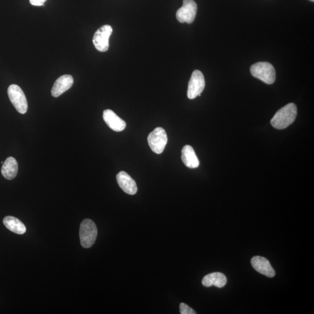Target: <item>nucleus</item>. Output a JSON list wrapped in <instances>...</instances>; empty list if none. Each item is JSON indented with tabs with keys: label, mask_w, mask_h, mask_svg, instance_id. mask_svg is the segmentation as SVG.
Segmentation results:
<instances>
[{
	"label": "nucleus",
	"mask_w": 314,
	"mask_h": 314,
	"mask_svg": "<svg viewBox=\"0 0 314 314\" xmlns=\"http://www.w3.org/2000/svg\"><path fill=\"white\" fill-rule=\"evenodd\" d=\"M297 114V108L294 103L288 104L278 111L271 119V124L277 129H284L289 126L295 121Z\"/></svg>",
	"instance_id": "1"
},
{
	"label": "nucleus",
	"mask_w": 314,
	"mask_h": 314,
	"mask_svg": "<svg viewBox=\"0 0 314 314\" xmlns=\"http://www.w3.org/2000/svg\"><path fill=\"white\" fill-rule=\"evenodd\" d=\"M8 95L11 103L19 113L21 114L27 113L28 108V102L20 87L17 85L9 86Z\"/></svg>",
	"instance_id": "5"
},
{
	"label": "nucleus",
	"mask_w": 314,
	"mask_h": 314,
	"mask_svg": "<svg viewBox=\"0 0 314 314\" xmlns=\"http://www.w3.org/2000/svg\"><path fill=\"white\" fill-rule=\"evenodd\" d=\"M250 72L252 76L268 85H272L276 80V72L274 67L267 62H260L252 65Z\"/></svg>",
	"instance_id": "2"
},
{
	"label": "nucleus",
	"mask_w": 314,
	"mask_h": 314,
	"mask_svg": "<svg viewBox=\"0 0 314 314\" xmlns=\"http://www.w3.org/2000/svg\"><path fill=\"white\" fill-rule=\"evenodd\" d=\"M181 158L187 167L194 169L199 167L200 162L198 158L193 147L189 145H186L182 148Z\"/></svg>",
	"instance_id": "13"
},
{
	"label": "nucleus",
	"mask_w": 314,
	"mask_h": 314,
	"mask_svg": "<svg viewBox=\"0 0 314 314\" xmlns=\"http://www.w3.org/2000/svg\"><path fill=\"white\" fill-rule=\"evenodd\" d=\"M206 82L205 77L201 71L194 70L189 80L187 97L191 100L196 99L197 96H201V93L205 88Z\"/></svg>",
	"instance_id": "6"
},
{
	"label": "nucleus",
	"mask_w": 314,
	"mask_h": 314,
	"mask_svg": "<svg viewBox=\"0 0 314 314\" xmlns=\"http://www.w3.org/2000/svg\"><path fill=\"white\" fill-rule=\"evenodd\" d=\"M112 33V28L106 25L99 28L94 35L93 42L97 50L106 52L109 48V39Z\"/></svg>",
	"instance_id": "8"
},
{
	"label": "nucleus",
	"mask_w": 314,
	"mask_h": 314,
	"mask_svg": "<svg viewBox=\"0 0 314 314\" xmlns=\"http://www.w3.org/2000/svg\"><path fill=\"white\" fill-rule=\"evenodd\" d=\"M147 141L149 146L154 153L158 154L163 153L168 142L167 133L161 127L155 128L149 134Z\"/></svg>",
	"instance_id": "4"
},
{
	"label": "nucleus",
	"mask_w": 314,
	"mask_h": 314,
	"mask_svg": "<svg viewBox=\"0 0 314 314\" xmlns=\"http://www.w3.org/2000/svg\"><path fill=\"white\" fill-rule=\"evenodd\" d=\"M197 11V5L194 0H183L182 7L176 12V18L180 23H193L195 19Z\"/></svg>",
	"instance_id": "7"
},
{
	"label": "nucleus",
	"mask_w": 314,
	"mask_h": 314,
	"mask_svg": "<svg viewBox=\"0 0 314 314\" xmlns=\"http://www.w3.org/2000/svg\"><path fill=\"white\" fill-rule=\"evenodd\" d=\"M251 264L254 270L259 273L268 278L275 277V270L267 258L261 256H255L251 258Z\"/></svg>",
	"instance_id": "10"
},
{
	"label": "nucleus",
	"mask_w": 314,
	"mask_h": 314,
	"mask_svg": "<svg viewBox=\"0 0 314 314\" xmlns=\"http://www.w3.org/2000/svg\"><path fill=\"white\" fill-rule=\"evenodd\" d=\"M116 180H117L119 186L126 193L129 194V195H134L137 193V183L125 171H121L117 174Z\"/></svg>",
	"instance_id": "11"
},
{
	"label": "nucleus",
	"mask_w": 314,
	"mask_h": 314,
	"mask_svg": "<svg viewBox=\"0 0 314 314\" xmlns=\"http://www.w3.org/2000/svg\"><path fill=\"white\" fill-rule=\"evenodd\" d=\"M18 171V164L17 160L12 157L6 158L1 168L2 176L6 179L12 180L17 176Z\"/></svg>",
	"instance_id": "15"
},
{
	"label": "nucleus",
	"mask_w": 314,
	"mask_h": 314,
	"mask_svg": "<svg viewBox=\"0 0 314 314\" xmlns=\"http://www.w3.org/2000/svg\"><path fill=\"white\" fill-rule=\"evenodd\" d=\"M3 223L6 228L15 234L23 235L27 231V228L24 223L14 216H6L3 219Z\"/></svg>",
	"instance_id": "16"
},
{
	"label": "nucleus",
	"mask_w": 314,
	"mask_h": 314,
	"mask_svg": "<svg viewBox=\"0 0 314 314\" xmlns=\"http://www.w3.org/2000/svg\"><path fill=\"white\" fill-rule=\"evenodd\" d=\"M310 1H313V2H314V0H310Z\"/></svg>",
	"instance_id": "19"
},
{
	"label": "nucleus",
	"mask_w": 314,
	"mask_h": 314,
	"mask_svg": "<svg viewBox=\"0 0 314 314\" xmlns=\"http://www.w3.org/2000/svg\"><path fill=\"white\" fill-rule=\"evenodd\" d=\"M180 313L181 314H196L195 311L184 303L180 304Z\"/></svg>",
	"instance_id": "17"
},
{
	"label": "nucleus",
	"mask_w": 314,
	"mask_h": 314,
	"mask_svg": "<svg viewBox=\"0 0 314 314\" xmlns=\"http://www.w3.org/2000/svg\"><path fill=\"white\" fill-rule=\"evenodd\" d=\"M73 84V77L70 74H65L59 77L54 83L51 89V95L58 97L68 90H69Z\"/></svg>",
	"instance_id": "12"
},
{
	"label": "nucleus",
	"mask_w": 314,
	"mask_h": 314,
	"mask_svg": "<svg viewBox=\"0 0 314 314\" xmlns=\"http://www.w3.org/2000/svg\"><path fill=\"white\" fill-rule=\"evenodd\" d=\"M47 0H29L31 4L34 6H43Z\"/></svg>",
	"instance_id": "18"
},
{
	"label": "nucleus",
	"mask_w": 314,
	"mask_h": 314,
	"mask_svg": "<svg viewBox=\"0 0 314 314\" xmlns=\"http://www.w3.org/2000/svg\"><path fill=\"white\" fill-rule=\"evenodd\" d=\"M103 119L108 127L114 131L122 132L126 128V122L111 109L104 111Z\"/></svg>",
	"instance_id": "9"
},
{
	"label": "nucleus",
	"mask_w": 314,
	"mask_h": 314,
	"mask_svg": "<svg viewBox=\"0 0 314 314\" xmlns=\"http://www.w3.org/2000/svg\"><path fill=\"white\" fill-rule=\"evenodd\" d=\"M227 279L225 275L221 273H214L207 275L203 278L202 284L205 287L215 286L218 288H222L226 285Z\"/></svg>",
	"instance_id": "14"
},
{
	"label": "nucleus",
	"mask_w": 314,
	"mask_h": 314,
	"mask_svg": "<svg viewBox=\"0 0 314 314\" xmlns=\"http://www.w3.org/2000/svg\"><path fill=\"white\" fill-rule=\"evenodd\" d=\"M97 232V226L92 220H83L81 223L79 231L80 244L83 248L92 247L96 241Z\"/></svg>",
	"instance_id": "3"
}]
</instances>
